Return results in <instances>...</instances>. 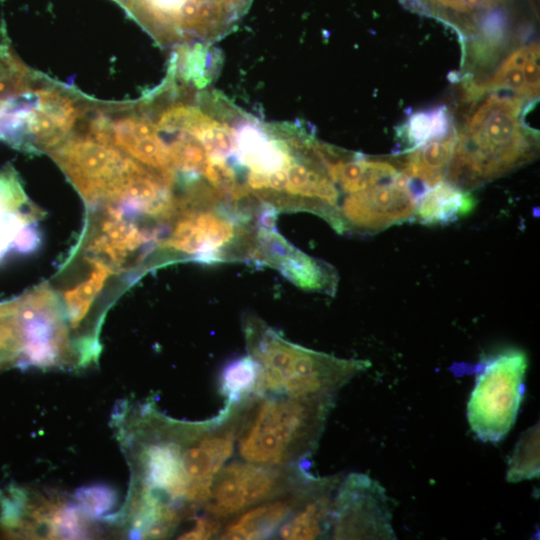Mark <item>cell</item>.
Returning a JSON list of instances; mask_svg holds the SVG:
<instances>
[{"mask_svg": "<svg viewBox=\"0 0 540 540\" xmlns=\"http://www.w3.org/2000/svg\"><path fill=\"white\" fill-rule=\"evenodd\" d=\"M51 155L90 201L112 199L144 167L86 131H74Z\"/></svg>", "mask_w": 540, "mask_h": 540, "instance_id": "cell-8", "label": "cell"}, {"mask_svg": "<svg viewBox=\"0 0 540 540\" xmlns=\"http://www.w3.org/2000/svg\"><path fill=\"white\" fill-rule=\"evenodd\" d=\"M107 275L108 268L98 263L88 280L66 293L65 301L72 328L79 327L88 314L92 301L103 286Z\"/></svg>", "mask_w": 540, "mask_h": 540, "instance_id": "cell-25", "label": "cell"}, {"mask_svg": "<svg viewBox=\"0 0 540 540\" xmlns=\"http://www.w3.org/2000/svg\"><path fill=\"white\" fill-rule=\"evenodd\" d=\"M322 478L309 477L295 489L239 513L219 534L221 539H266L273 536Z\"/></svg>", "mask_w": 540, "mask_h": 540, "instance_id": "cell-15", "label": "cell"}, {"mask_svg": "<svg viewBox=\"0 0 540 540\" xmlns=\"http://www.w3.org/2000/svg\"><path fill=\"white\" fill-rule=\"evenodd\" d=\"M455 144V134L411 149L396 162L399 170L424 193L447 175ZM419 194V192H418ZM420 195V194H419Z\"/></svg>", "mask_w": 540, "mask_h": 540, "instance_id": "cell-18", "label": "cell"}, {"mask_svg": "<svg viewBox=\"0 0 540 540\" xmlns=\"http://www.w3.org/2000/svg\"><path fill=\"white\" fill-rule=\"evenodd\" d=\"M329 535L333 539H396L384 487L366 474L340 481L332 503Z\"/></svg>", "mask_w": 540, "mask_h": 540, "instance_id": "cell-11", "label": "cell"}, {"mask_svg": "<svg viewBox=\"0 0 540 540\" xmlns=\"http://www.w3.org/2000/svg\"><path fill=\"white\" fill-rule=\"evenodd\" d=\"M523 99L493 93L472 109L455 134L449 182L469 190L535 158L538 143L523 125Z\"/></svg>", "mask_w": 540, "mask_h": 540, "instance_id": "cell-2", "label": "cell"}, {"mask_svg": "<svg viewBox=\"0 0 540 540\" xmlns=\"http://www.w3.org/2000/svg\"><path fill=\"white\" fill-rule=\"evenodd\" d=\"M451 116L446 106H439L411 114L404 126V137L411 149L448 136Z\"/></svg>", "mask_w": 540, "mask_h": 540, "instance_id": "cell-22", "label": "cell"}, {"mask_svg": "<svg viewBox=\"0 0 540 540\" xmlns=\"http://www.w3.org/2000/svg\"><path fill=\"white\" fill-rule=\"evenodd\" d=\"M474 207L469 191L443 180L419 197L412 220L424 225L448 224L470 214Z\"/></svg>", "mask_w": 540, "mask_h": 540, "instance_id": "cell-19", "label": "cell"}, {"mask_svg": "<svg viewBox=\"0 0 540 540\" xmlns=\"http://www.w3.org/2000/svg\"><path fill=\"white\" fill-rule=\"evenodd\" d=\"M288 468L233 462L215 475L204 504L207 515L218 520L238 515L246 509L287 493L311 475L300 471L296 476Z\"/></svg>", "mask_w": 540, "mask_h": 540, "instance_id": "cell-10", "label": "cell"}, {"mask_svg": "<svg viewBox=\"0 0 540 540\" xmlns=\"http://www.w3.org/2000/svg\"><path fill=\"white\" fill-rule=\"evenodd\" d=\"M259 378V365L250 356L231 361L222 371L221 393L226 397L227 405H237L256 392Z\"/></svg>", "mask_w": 540, "mask_h": 540, "instance_id": "cell-23", "label": "cell"}, {"mask_svg": "<svg viewBox=\"0 0 540 540\" xmlns=\"http://www.w3.org/2000/svg\"><path fill=\"white\" fill-rule=\"evenodd\" d=\"M242 405L237 449L249 463L288 468L313 452L334 398L256 394Z\"/></svg>", "mask_w": 540, "mask_h": 540, "instance_id": "cell-3", "label": "cell"}, {"mask_svg": "<svg viewBox=\"0 0 540 540\" xmlns=\"http://www.w3.org/2000/svg\"><path fill=\"white\" fill-rule=\"evenodd\" d=\"M249 355L259 365L255 394L294 398H335L370 362L344 359L291 343L255 317L244 320Z\"/></svg>", "mask_w": 540, "mask_h": 540, "instance_id": "cell-4", "label": "cell"}, {"mask_svg": "<svg viewBox=\"0 0 540 540\" xmlns=\"http://www.w3.org/2000/svg\"><path fill=\"white\" fill-rule=\"evenodd\" d=\"M338 476L322 478L308 497L279 528L282 539L306 540L329 534L333 498Z\"/></svg>", "mask_w": 540, "mask_h": 540, "instance_id": "cell-17", "label": "cell"}, {"mask_svg": "<svg viewBox=\"0 0 540 540\" xmlns=\"http://www.w3.org/2000/svg\"><path fill=\"white\" fill-rule=\"evenodd\" d=\"M221 525L218 519L206 515L197 516L191 521L189 529L179 535V539H209L219 535Z\"/></svg>", "mask_w": 540, "mask_h": 540, "instance_id": "cell-30", "label": "cell"}, {"mask_svg": "<svg viewBox=\"0 0 540 540\" xmlns=\"http://www.w3.org/2000/svg\"><path fill=\"white\" fill-rule=\"evenodd\" d=\"M252 258L277 269L296 286L333 295L338 275L330 264L313 258L284 238L276 228L258 226Z\"/></svg>", "mask_w": 540, "mask_h": 540, "instance_id": "cell-13", "label": "cell"}, {"mask_svg": "<svg viewBox=\"0 0 540 540\" xmlns=\"http://www.w3.org/2000/svg\"><path fill=\"white\" fill-rule=\"evenodd\" d=\"M73 499L91 519L108 520V513L116 506L117 494L114 489L97 484L78 489Z\"/></svg>", "mask_w": 540, "mask_h": 540, "instance_id": "cell-27", "label": "cell"}, {"mask_svg": "<svg viewBox=\"0 0 540 540\" xmlns=\"http://www.w3.org/2000/svg\"><path fill=\"white\" fill-rule=\"evenodd\" d=\"M102 231L103 235L96 241V245L113 259L128 250H134L146 239L137 228L116 218L106 221Z\"/></svg>", "mask_w": 540, "mask_h": 540, "instance_id": "cell-26", "label": "cell"}, {"mask_svg": "<svg viewBox=\"0 0 540 540\" xmlns=\"http://www.w3.org/2000/svg\"><path fill=\"white\" fill-rule=\"evenodd\" d=\"M527 367V355L515 348L503 350L478 366L467 403V419L481 441L498 443L514 426L525 391Z\"/></svg>", "mask_w": 540, "mask_h": 540, "instance_id": "cell-6", "label": "cell"}, {"mask_svg": "<svg viewBox=\"0 0 540 540\" xmlns=\"http://www.w3.org/2000/svg\"><path fill=\"white\" fill-rule=\"evenodd\" d=\"M410 7L433 15L464 31H476L489 14L509 0H404Z\"/></svg>", "mask_w": 540, "mask_h": 540, "instance_id": "cell-20", "label": "cell"}, {"mask_svg": "<svg viewBox=\"0 0 540 540\" xmlns=\"http://www.w3.org/2000/svg\"><path fill=\"white\" fill-rule=\"evenodd\" d=\"M419 194L400 171L393 178L348 194L338 206V233L374 234L412 220Z\"/></svg>", "mask_w": 540, "mask_h": 540, "instance_id": "cell-12", "label": "cell"}, {"mask_svg": "<svg viewBox=\"0 0 540 540\" xmlns=\"http://www.w3.org/2000/svg\"><path fill=\"white\" fill-rule=\"evenodd\" d=\"M539 44L526 45V56L523 63V73L530 97L539 94L540 69H539Z\"/></svg>", "mask_w": 540, "mask_h": 540, "instance_id": "cell-29", "label": "cell"}, {"mask_svg": "<svg viewBox=\"0 0 540 540\" xmlns=\"http://www.w3.org/2000/svg\"><path fill=\"white\" fill-rule=\"evenodd\" d=\"M526 56V45L510 53L500 64L491 78L482 84L484 90H505L522 98H529L526 86L523 63Z\"/></svg>", "mask_w": 540, "mask_h": 540, "instance_id": "cell-24", "label": "cell"}, {"mask_svg": "<svg viewBox=\"0 0 540 540\" xmlns=\"http://www.w3.org/2000/svg\"><path fill=\"white\" fill-rule=\"evenodd\" d=\"M91 100L29 68L0 28V139L26 151H52L80 124Z\"/></svg>", "mask_w": 540, "mask_h": 540, "instance_id": "cell-1", "label": "cell"}, {"mask_svg": "<svg viewBox=\"0 0 540 540\" xmlns=\"http://www.w3.org/2000/svg\"><path fill=\"white\" fill-rule=\"evenodd\" d=\"M21 352L18 326L7 302L0 303V372L17 366Z\"/></svg>", "mask_w": 540, "mask_h": 540, "instance_id": "cell-28", "label": "cell"}, {"mask_svg": "<svg viewBox=\"0 0 540 540\" xmlns=\"http://www.w3.org/2000/svg\"><path fill=\"white\" fill-rule=\"evenodd\" d=\"M94 521L73 497L14 486L0 490V530L7 536L89 538L96 532Z\"/></svg>", "mask_w": 540, "mask_h": 540, "instance_id": "cell-7", "label": "cell"}, {"mask_svg": "<svg viewBox=\"0 0 540 540\" xmlns=\"http://www.w3.org/2000/svg\"><path fill=\"white\" fill-rule=\"evenodd\" d=\"M163 46H212L235 30L254 0H114Z\"/></svg>", "mask_w": 540, "mask_h": 540, "instance_id": "cell-5", "label": "cell"}, {"mask_svg": "<svg viewBox=\"0 0 540 540\" xmlns=\"http://www.w3.org/2000/svg\"><path fill=\"white\" fill-rule=\"evenodd\" d=\"M26 202L14 171H0V259L12 248L29 251L36 245V233L22 212Z\"/></svg>", "mask_w": 540, "mask_h": 540, "instance_id": "cell-16", "label": "cell"}, {"mask_svg": "<svg viewBox=\"0 0 540 540\" xmlns=\"http://www.w3.org/2000/svg\"><path fill=\"white\" fill-rule=\"evenodd\" d=\"M187 214L175 226L165 246L193 256L204 263L221 262L232 228L216 209Z\"/></svg>", "mask_w": 540, "mask_h": 540, "instance_id": "cell-14", "label": "cell"}, {"mask_svg": "<svg viewBox=\"0 0 540 540\" xmlns=\"http://www.w3.org/2000/svg\"><path fill=\"white\" fill-rule=\"evenodd\" d=\"M12 302L21 342L17 366L77 368L68 328L50 293L37 290Z\"/></svg>", "mask_w": 540, "mask_h": 540, "instance_id": "cell-9", "label": "cell"}, {"mask_svg": "<svg viewBox=\"0 0 540 540\" xmlns=\"http://www.w3.org/2000/svg\"><path fill=\"white\" fill-rule=\"evenodd\" d=\"M540 429L539 423L524 430L508 460L506 481L517 483L538 479L540 474Z\"/></svg>", "mask_w": 540, "mask_h": 540, "instance_id": "cell-21", "label": "cell"}]
</instances>
